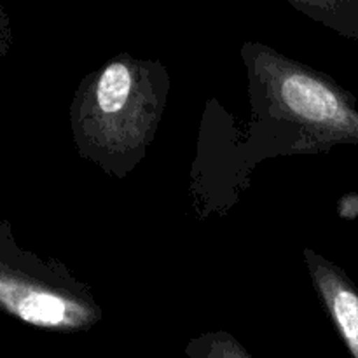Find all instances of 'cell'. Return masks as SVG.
Segmentation results:
<instances>
[{"label":"cell","mask_w":358,"mask_h":358,"mask_svg":"<svg viewBox=\"0 0 358 358\" xmlns=\"http://www.w3.org/2000/svg\"><path fill=\"white\" fill-rule=\"evenodd\" d=\"M255 76L278 117L303 126L325 143H358V110L350 94L320 73L264 51Z\"/></svg>","instance_id":"6da1fadb"},{"label":"cell","mask_w":358,"mask_h":358,"mask_svg":"<svg viewBox=\"0 0 358 358\" xmlns=\"http://www.w3.org/2000/svg\"><path fill=\"white\" fill-rule=\"evenodd\" d=\"M0 310L23 324L62 332L96 320L94 304L55 269L20 250L6 222L0 227Z\"/></svg>","instance_id":"7a4b0ae2"},{"label":"cell","mask_w":358,"mask_h":358,"mask_svg":"<svg viewBox=\"0 0 358 358\" xmlns=\"http://www.w3.org/2000/svg\"><path fill=\"white\" fill-rule=\"evenodd\" d=\"M150 84L129 59L108 63L94 80L84 101L83 126L115 147L136 145L152 124Z\"/></svg>","instance_id":"3957f363"},{"label":"cell","mask_w":358,"mask_h":358,"mask_svg":"<svg viewBox=\"0 0 358 358\" xmlns=\"http://www.w3.org/2000/svg\"><path fill=\"white\" fill-rule=\"evenodd\" d=\"M308 269L324 306L353 358H358V290L336 264L306 250Z\"/></svg>","instance_id":"277c9868"},{"label":"cell","mask_w":358,"mask_h":358,"mask_svg":"<svg viewBox=\"0 0 358 358\" xmlns=\"http://www.w3.org/2000/svg\"><path fill=\"white\" fill-rule=\"evenodd\" d=\"M189 358H254L233 336L213 332L191 341L187 346Z\"/></svg>","instance_id":"5b68a950"}]
</instances>
